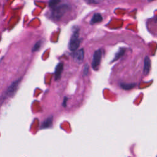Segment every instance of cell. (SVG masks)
<instances>
[{"label":"cell","instance_id":"16","mask_svg":"<svg viewBox=\"0 0 157 157\" xmlns=\"http://www.w3.org/2000/svg\"><path fill=\"white\" fill-rule=\"evenodd\" d=\"M155 23L157 24V17H156L155 18Z\"/></svg>","mask_w":157,"mask_h":157},{"label":"cell","instance_id":"3","mask_svg":"<svg viewBox=\"0 0 157 157\" xmlns=\"http://www.w3.org/2000/svg\"><path fill=\"white\" fill-rule=\"evenodd\" d=\"M101 58H102V52L101 50L99 49L94 53L93 56L92 66L93 69H94L95 70H98V68L100 65V63H101Z\"/></svg>","mask_w":157,"mask_h":157},{"label":"cell","instance_id":"5","mask_svg":"<svg viewBox=\"0 0 157 157\" xmlns=\"http://www.w3.org/2000/svg\"><path fill=\"white\" fill-rule=\"evenodd\" d=\"M84 58V51L83 49H80L79 51H77L74 54L73 59L75 62L77 63H81L83 61Z\"/></svg>","mask_w":157,"mask_h":157},{"label":"cell","instance_id":"12","mask_svg":"<svg viewBox=\"0 0 157 157\" xmlns=\"http://www.w3.org/2000/svg\"><path fill=\"white\" fill-rule=\"evenodd\" d=\"M41 46V41H39L38 42H37L35 44V45L34 46V47H33V48L32 49V51L33 52H36V51H37L40 49Z\"/></svg>","mask_w":157,"mask_h":157},{"label":"cell","instance_id":"6","mask_svg":"<svg viewBox=\"0 0 157 157\" xmlns=\"http://www.w3.org/2000/svg\"><path fill=\"white\" fill-rule=\"evenodd\" d=\"M63 70V63H60L58 64V65L56 66L55 72V79L56 80H58L60 78Z\"/></svg>","mask_w":157,"mask_h":157},{"label":"cell","instance_id":"9","mask_svg":"<svg viewBox=\"0 0 157 157\" xmlns=\"http://www.w3.org/2000/svg\"><path fill=\"white\" fill-rule=\"evenodd\" d=\"M52 120H53L52 117H50L47 118L46 120L43 122L41 127L42 128H49L52 124Z\"/></svg>","mask_w":157,"mask_h":157},{"label":"cell","instance_id":"15","mask_svg":"<svg viewBox=\"0 0 157 157\" xmlns=\"http://www.w3.org/2000/svg\"><path fill=\"white\" fill-rule=\"evenodd\" d=\"M67 98H65V100H64V102H63V106L64 107H66V101H67Z\"/></svg>","mask_w":157,"mask_h":157},{"label":"cell","instance_id":"2","mask_svg":"<svg viewBox=\"0 0 157 157\" xmlns=\"http://www.w3.org/2000/svg\"><path fill=\"white\" fill-rule=\"evenodd\" d=\"M80 40L79 39V30H75L70 43H69V49L71 51H76L79 47Z\"/></svg>","mask_w":157,"mask_h":157},{"label":"cell","instance_id":"4","mask_svg":"<svg viewBox=\"0 0 157 157\" xmlns=\"http://www.w3.org/2000/svg\"><path fill=\"white\" fill-rule=\"evenodd\" d=\"M20 81L21 79H18L14 82H12V84L8 87L7 92H6V95L8 96H13L17 90L18 87L20 83Z\"/></svg>","mask_w":157,"mask_h":157},{"label":"cell","instance_id":"10","mask_svg":"<svg viewBox=\"0 0 157 157\" xmlns=\"http://www.w3.org/2000/svg\"><path fill=\"white\" fill-rule=\"evenodd\" d=\"M136 84H124L122 83L120 84V87L122 89L128 90H131L132 89H133L134 87H135Z\"/></svg>","mask_w":157,"mask_h":157},{"label":"cell","instance_id":"14","mask_svg":"<svg viewBox=\"0 0 157 157\" xmlns=\"http://www.w3.org/2000/svg\"><path fill=\"white\" fill-rule=\"evenodd\" d=\"M89 66L87 64L85 66L84 70V76H87L88 73H89Z\"/></svg>","mask_w":157,"mask_h":157},{"label":"cell","instance_id":"1","mask_svg":"<svg viewBox=\"0 0 157 157\" xmlns=\"http://www.w3.org/2000/svg\"><path fill=\"white\" fill-rule=\"evenodd\" d=\"M70 9V6L67 4L58 5L53 9L52 17L55 20H60Z\"/></svg>","mask_w":157,"mask_h":157},{"label":"cell","instance_id":"8","mask_svg":"<svg viewBox=\"0 0 157 157\" xmlns=\"http://www.w3.org/2000/svg\"><path fill=\"white\" fill-rule=\"evenodd\" d=\"M103 20V17L102 15L96 13L93 15V16L92 17V18L91 20V24H95V23H99L101 22Z\"/></svg>","mask_w":157,"mask_h":157},{"label":"cell","instance_id":"7","mask_svg":"<svg viewBox=\"0 0 157 157\" xmlns=\"http://www.w3.org/2000/svg\"><path fill=\"white\" fill-rule=\"evenodd\" d=\"M150 69V60L148 56H146L144 59V73L147 74L149 73Z\"/></svg>","mask_w":157,"mask_h":157},{"label":"cell","instance_id":"11","mask_svg":"<svg viewBox=\"0 0 157 157\" xmlns=\"http://www.w3.org/2000/svg\"><path fill=\"white\" fill-rule=\"evenodd\" d=\"M125 52V50L124 49H120V51H119L116 54V55H115V58H114L115 60H114V61H115V60H118L119 58H120L122 55H123Z\"/></svg>","mask_w":157,"mask_h":157},{"label":"cell","instance_id":"13","mask_svg":"<svg viewBox=\"0 0 157 157\" xmlns=\"http://www.w3.org/2000/svg\"><path fill=\"white\" fill-rule=\"evenodd\" d=\"M60 1H51L49 2V6L51 8H55V7L58 6V4L60 3Z\"/></svg>","mask_w":157,"mask_h":157}]
</instances>
